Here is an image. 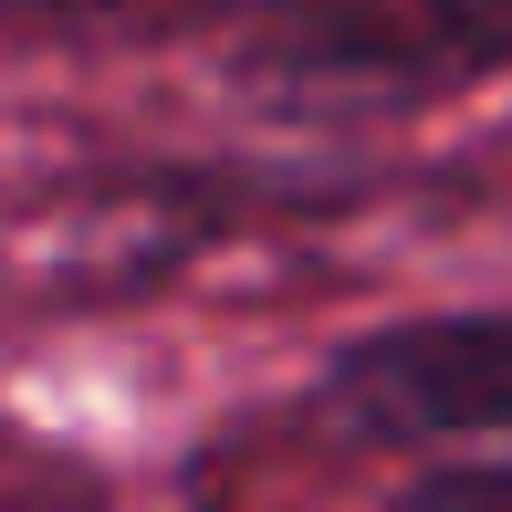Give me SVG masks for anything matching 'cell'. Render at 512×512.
<instances>
[{
    "instance_id": "277c9868",
    "label": "cell",
    "mask_w": 512,
    "mask_h": 512,
    "mask_svg": "<svg viewBox=\"0 0 512 512\" xmlns=\"http://www.w3.org/2000/svg\"><path fill=\"white\" fill-rule=\"evenodd\" d=\"M21 11H136V0H0V21H21ZM220 11V0H209Z\"/></svg>"
},
{
    "instance_id": "3957f363",
    "label": "cell",
    "mask_w": 512,
    "mask_h": 512,
    "mask_svg": "<svg viewBox=\"0 0 512 512\" xmlns=\"http://www.w3.org/2000/svg\"><path fill=\"white\" fill-rule=\"evenodd\" d=\"M418 492H471V502H512V460H450V471H429Z\"/></svg>"
},
{
    "instance_id": "6da1fadb",
    "label": "cell",
    "mask_w": 512,
    "mask_h": 512,
    "mask_svg": "<svg viewBox=\"0 0 512 512\" xmlns=\"http://www.w3.org/2000/svg\"><path fill=\"white\" fill-rule=\"evenodd\" d=\"M324 418L377 450H471L512 429V314H429L345 345Z\"/></svg>"
},
{
    "instance_id": "7a4b0ae2",
    "label": "cell",
    "mask_w": 512,
    "mask_h": 512,
    "mask_svg": "<svg viewBox=\"0 0 512 512\" xmlns=\"http://www.w3.org/2000/svg\"><path fill=\"white\" fill-rule=\"evenodd\" d=\"M220 11H293L304 63H356V74H398L418 53L471 63L512 42V0H220Z\"/></svg>"
}]
</instances>
